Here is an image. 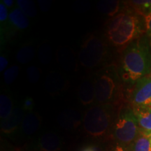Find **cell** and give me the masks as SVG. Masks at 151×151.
I'll use <instances>...</instances> for the list:
<instances>
[{"mask_svg": "<svg viewBox=\"0 0 151 151\" xmlns=\"http://www.w3.org/2000/svg\"><path fill=\"white\" fill-rule=\"evenodd\" d=\"M119 1H101L97 4V8L101 13L109 16H116L120 9Z\"/></svg>", "mask_w": 151, "mask_h": 151, "instance_id": "16", "label": "cell"}, {"mask_svg": "<svg viewBox=\"0 0 151 151\" xmlns=\"http://www.w3.org/2000/svg\"><path fill=\"white\" fill-rule=\"evenodd\" d=\"M24 116L23 111L21 108L17 107L16 109H14V111L11 113L10 116L1 121V132L6 134L14 132L22 123Z\"/></svg>", "mask_w": 151, "mask_h": 151, "instance_id": "11", "label": "cell"}, {"mask_svg": "<svg viewBox=\"0 0 151 151\" xmlns=\"http://www.w3.org/2000/svg\"><path fill=\"white\" fill-rule=\"evenodd\" d=\"M110 151H132L130 147L123 146V145L117 143L116 146H114L111 148Z\"/></svg>", "mask_w": 151, "mask_h": 151, "instance_id": "29", "label": "cell"}, {"mask_svg": "<svg viewBox=\"0 0 151 151\" xmlns=\"http://www.w3.org/2000/svg\"><path fill=\"white\" fill-rule=\"evenodd\" d=\"M147 35L151 38V13L143 16Z\"/></svg>", "mask_w": 151, "mask_h": 151, "instance_id": "27", "label": "cell"}, {"mask_svg": "<svg viewBox=\"0 0 151 151\" xmlns=\"http://www.w3.org/2000/svg\"><path fill=\"white\" fill-rule=\"evenodd\" d=\"M39 147L41 151H60L61 139L54 132H46L39 138Z\"/></svg>", "mask_w": 151, "mask_h": 151, "instance_id": "10", "label": "cell"}, {"mask_svg": "<svg viewBox=\"0 0 151 151\" xmlns=\"http://www.w3.org/2000/svg\"><path fill=\"white\" fill-rule=\"evenodd\" d=\"M107 55V45L101 38L91 35L83 43L78 54L81 65L94 68L104 62Z\"/></svg>", "mask_w": 151, "mask_h": 151, "instance_id": "5", "label": "cell"}, {"mask_svg": "<svg viewBox=\"0 0 151 151\" xmlns=\"http://www.w3.org/2000/svg\"><path fill=\"white\" fill-rule=\"evenodd\" d=\"M94 83L95 102L99 104H112L118 92V82L112 71L109 69L101 72Z\"/></svg>", "mask_w": 151, "mask_h": 151, "instance_id": "6", "label": "cell"}, {"mask_svg": "<svg viewBox=\"0 0 151 151\" xmlns=\"http://www.w3.org/2000/svg\"><path fill=\"white\" fill-rule=\"evenodd\" d=\"M58 60L64 69L70 71L76 69L77 62L74 53L71 49L63 48L58 50Z\"/></svg>", "mask_w": 151, "mask_h": 151, "instance_id": "14", "label": "cell"}, {"mask_svg": "<svg viewBox=\"0 0 151 151\" xmlns=\"http://www.w3.org/2000/svg\"><path fill=\"white\" fill-rule=\"evenodd\" d=\"M132 107H151V74L139 79L130 95Z\"/></svg>", "mask_w": 151, "mask_h": 151, "instance_id": "7", "label": "cell"}, {"mask_svg": "<svg viewBox=\"0 0 151 151\" xmlns=\"http://www.w3.org/2000/svg\"><path fill=\"white\" fill-rule=\"evenodd\" d=\"M34 105H35V103H34L33 99L32 98H27L24 101L23 109L30 112V111L32 109Z\"/></svg>", "mask_w": 151, "mask_h": 151, "instance_id": "28", "label": "cell"}, {"mask_svg": "<svg viewBox=\"0 0 151 151\" xmlns=\"http://www.w3.org/2000/svg\"><path fill=\"white\" fill-rule=\"evenodd\" d=\"M121 110L114 124L113 136L119 144L127 146L135 141L140 133L133 109L127 107Z\"/></svg>", "mask_w": 151, "mask_h": 151, "instance_id": "4", "label": "cell"}, {"mask_svg": "<svg viewBox=\"0 0 151 151\" xmlns=\"http://www.w3.org/2000/svg\"><path fill=\"white\" fill-rule=\"evenodd\" d=\"M81 151H103L102 149L96 146H88L81 149Z\"/></svg>", "mask_w": 151, "mask_h": 151, "instance_id": "31", "label": "cell"}, {"mask_svg": "<svg viewBox=\"0 0 151 151\" xmlns=\"http://www.w3.org/2000/svg\"><path fill=\"white\" fill-rule=\"evenodd\" d=\"M35 55V51L33 47L26 45L18 50L16 55V60L20 64H27L33 60Z\"/></svg>", "mask_w": 151, "mask_h": 151, "instance_id": "19", "label": "cell"}, {"mask_svg": "<svg viewBox=\"0 0 151 151\" xmlns=\"http://www.w3.org/2000/svg\"><path fill=\"white\" fill-rule=\"evenodd\" d=\"M41 124V118L37 113L28 112L24 115L21 123L22 132L25 134L31 135L37 132Z\"/></svg>", "mask_w": 151, "mask_h": 151, "instance_id": "13", "label": "cell"}, {"mask_svg": "<svg viewBox=\"0 0 151 151\" xmlns=\"http://www.w3.org/2000/svg\"><path fill=\"white\" fill-rule=\"evenodd\" d=\"M13 111L12 100L8 95L2 94L0 98V118L1 121L8 118Z\"/></svg>", "mask_w": 151, "mask_h": 151, "instance_id": "18", "label": "cell"}, {"mask_svg": "<svg viewBox=\"0 0 151 151\" xmlns=\"http://www.w3.org/2000/svg\"><path fill=\"white\" fill-rule=\"evenodd\" d=\"M39 60L43 65H47L51 61L52 59V51L51 48L48 44H43L39 49Z\"/></svg>", "mask_w": 151, "mask_h": 151, "instance_id": "23", "label": "cell"}, {"mask_svg": "<svg viewBox=\"0 0 151 151\" xmlns=\"http://www.w3.org/2000/svg\"><path fill=\"white\" fill-rule=\"evenodd\" d=\"M60 120L65 124V125H71V124L76 125L80 122V116L76 111L73 109H67L60 114Z\"/></svg>", "mask_w": 151, "mask_h": 151, "instance_id": "21", "label": "cell"}, {"mask_svg": "<svg viewBox=\"0 0 151 151\" xmlns=\"http://www.w3.org/2000/svg\"><path fill=\"white\" fill-rule=\"evenodd\" d=\"M9 21L15 28L18 29H24L29 26V20L19 8L14 9L9 15Z\"/></svg>", "mask_w": 151, "mask_h": 151, "instance_id": "15", "label": "cell"}, {"mask_svg": "<svg viewBox=\"0 0 151 151\" xmlns=\"http://www.w3.org/2000/svg\"><path fill=\"white\" fill-rule=\"evenodd\" d=\"M8 11H7V7L1 1L0 4V21L1 22H5L8 18Z\"/></svg>", "mask_w": 151, "mask_h": 151, "instance_id": "26", "label": "cell"}, {"mask_svg": "<svg viewBox=\"0 0 151 151\" xmlns=\"http://www.w3.org/2000/svg\"><path fill=\"white\" fill-rule=\"evenodd\" d=\"M27 76L32 83H37L41 76L40 69L36 66H30L27 69Z\"/></svg>", "mask_w": 151, "mask_h": 151, "instance_id": "25", "label": "cell"}, {"mask_svg": "<svg viewBox=\"0 0 151 151\" xmlns=\"http://www.w3.org/2000/svg\"><path fill=\"white\" fill-rule=\"evenodd\" d=\"M137 120L139 133L151 137V107H132Z\"/></svg>", "mask_w": 151, "mask_h": 151, "instance_id": "8", "label": "cell"}, {"mask_svg": "<svg viewBox=\"0 0 151 151\" xmlns=\"http://www.w3.org/2000/svg\"><path fill=\"white\" fill-rule=\"evenodd\" d=\"M2 2L4 4L7 8H9V7H11V6L14 4V1H12V0H4Z\"/></svg>", "mask_w": 151, "mask_h": 151, "instance_id": "32", "label": "cell"}, {"mask_svg": "<svg viewBox=\"0 0 151 151\" xmlns=\"http://www.w3.org/2000/svg\"><path fill=\"white\" fill-rule=\"evenodd\" d=\"M114 110L112 104H97L90 107L83 118L85 132L94 138L105 136L112 124Z\"/></svg>", "mask_w": 151, "mask_h": 151, "instance_id": "3", "label": "cell"}, {"mask_svg": "<svg viewBox=\"0 0 151 151\" xmlns=\"http://www.w3.org/2000/svg\"><path fill=\"white\" fill-rule=\"evenodd\" d=\"M9 62L4 56H1L0 58V71H3L8 66Z\"/></svg>", "mask_w": 151, "mask_h": 151, "instance_id": "30", "label": "cell"}, {"mask_svg": "<svg viewBox=\"0 0 151 151\" xmlns=\"http://www.w3.org/2000/svg\"><path fill=\"white\" fill-rule=\"evenodd\" d=\"M17 5L18 8L24 13L27 17H35L37 14V10L36 6L33 1L18 0L17 1Z\"/></svg>", "mask_w": 151, "mask_h": 151, "instance_id": "22", "label": "cell"}, {"mask_svg": "<svg viewBox=\"0 0 151 151\" xmlns=\"http://www.w3.org/2000/svg\"><path fill=\"white\" fill-rule=\"evenodd\" d=\"M142 32L140 20L136 14L122 12L117 14L107 25V36L119 50L125 49L132 41L141 37Z\"/></svg>", "mask_w": 151, "mask_h": 151, "instance_id": "2", "label": "cell"}, {"mask_svg": "<svg viewBox=\"0 0 151 151\" xmlns=\"http://www.w3.org/2000/svg\"><path fill=\"white\" fill-rule=\"evenodd\" d=\"M130 148L132 151H151L150 137L139 134Z\"/></svg>", "mask_w": 151, "mask_h": 151, "instance_id": "17", "label": "cell"}, {"mask_svg": "<svg viewBox=\"0 0 151 151\" xmlns=\"http://www.w3.org/2000/svg\"><path fill=\"white\" fill-rule=\"evenodd\" d=\"M151 73V38L141 36L124 50L121 74L124 81L135 83Z\"/></svg>", "mask_w": 151, "mask_h": 151, "instance_id": "1", "label": "cell"}, {"mask_svg": "<svg viewBox=\"0 0 151 151\" xmlns=\"http://www.w3.org/2000/svg\"><path fill=\"white\" fill-rule=\"evenodd\" d=\"M79 101L84 106H88L95 101V90L93 81L86 79L83 81L78 88Z\"/></svg>", "mask_w": 151, "mask_h": 151, "instance_id": "9", "label": "cell"}, {"mask_svg": "<svg viewBox=\"0 0 151 151\" xmlns=\"http://www.w3.org/2000/svg\"><path fill=\"white\" fill-rule=\"evenodd\" d=\"M46 86L49 93L52 95H55L65 90L66 81L63 76L60 73L52 71L47 76Z\"/></svg>", "mask_w": 151, "mask_h": 151, "instance_id": "12", "label": "cell"}, {"mask_svg": "<svg viewBox=\"0 0 151 151\" xmlns=\"http://www.w3.org/2000/svg\"><path fill=\"white\" fill-rule=\"evenodd\" d=\"M19 73V67L16 65L11 66L4 73V81L6 84H11L14 83Z\"/></svg>", "mask_w": 151, "mask_h": 151, "instance_id": "24", "label": "cell"}, {"mask_svg": "<svg viewBox=\"0 0 151 151\" xmlns=\"http://www.w3.org/2000/svg\"><path fill=\"white\" fill-rule=\"evenodd\" d=\"M128 4L137 14L145 16L151 13V0H143V1H130Z\"/></svg>", "mask_w": 151, "mask_h": 151, "instance_id": "20", "label": "cell"}]
</instances>
